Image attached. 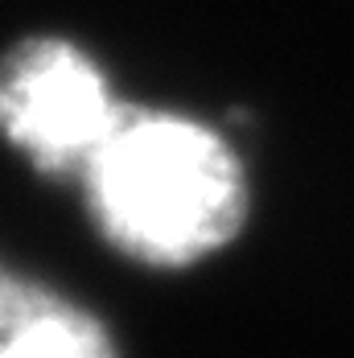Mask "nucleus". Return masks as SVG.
Returning a JSON list of instances; mask_svg holds the SVG:
<instances>
[{
    "label": "nucleus",
    "mask_w": 354,
    "mask_h": 358,
    "mask_svg": "<svg viewBox=\"0 0 354 358\" xmlns=\"http://www.w3.org/2000/svg\"><path fill=\"white\" fill-rule=\"evenodd\" d=\"M78 178L99 235L148 268H190L222 251L251 206L231 144L169 111L120 108Z\"/></svg>",
    "instance_id": "obj_1"
},
{
    "label": "nucleus",
    "mask_w": 354,
    "mask_h": 358,
    "mask_svg": "<svg viewBox=\"0 0 354 358\" xmlns=\"http://www.w3.org/2000/svg\"><path fill=\"white\" fill-rule=\"evenodd\" d=\"M120 115L99 66L58 37L0 58V136L41 173H83Z\"/></svg>",
    "instance_id": "obj_2"
},
{
    "label": "nucleus",
    "mask_w": 354,
    "mask_h": 358,
    "mask_svg": "<svg viewBox=\"0 0 354 358\" xmlns=\"http://www.w3.org/2000/svg\"><path fill=\"white\" fill-rule=\"evenodd\" d=\"M0 358H120L91 309L0 264Z\"/></svg>",
    "instance_id": "obj_3"
}]
</instances>
